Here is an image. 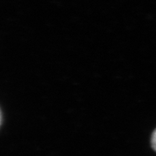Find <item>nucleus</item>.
Here are the masks:
<instances>
[{
  "instance_id": "nucleus-1",
  "label": "nucleus",
  "mask_w": 156,
  "mask_h": 156,
  "mask_svg": "<svg viewBox=\"0 0 156 156\" xmlns=\"http://www.w3.org/2000/svg\"><path fill=\"white\" fill-rule=\"evenodd\" d=\"M151 145L152 147L153 148V150L156 152V129L154 130L151 136Z\"/></svg>"
}]
</instances>
